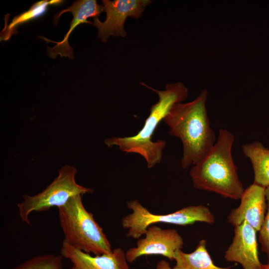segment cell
I'll return each mask as SVG.
<instances>
[{"mask_svg": "<svg viewBox=\"0 0 269 269\" xmlns=\"http://www.w3.org/2000/svg\"><path fill=\"white\" fill-rule=\"evenodd\" d=\"M82 195L71 197L58 208L65 241L85 253L100 255L112 252L111 245L93 215L83 205Z\"/></svg>", "mask_w": 269, "mask_h": 269, "instance_id": "obj_4", "label": "cell"}, {"mask_svg": "<svg viewBox=\"0 0 269 269\" xmlns=\"http://www.w3.org/2000/svg\"><path fill=\"white\" fill-rule=\"evenodd\" d=\"M60 253L79 269H129L126 253L121 248L110 253L92 256L63 240Z\"/></svg>", "mask_w": 269, "mask_h": 269, "instance_id": "obj_12", "label": "cell"}, {"mask_svg": "<svg viewBox=\"0 0 269 269\" xmlns=\"http://www.w3.org/2000/svg\"><path fill=\"white\" fill-rule=\"evenodd\" d=\"M106 12L105 20L101 22L93 18L92 24L98 29V37L106 42L110 36L125 37L127 32L124 23L128 17L139 18L145 7L151 2L149 0H103Z\"/></svg>", "mask_w": 269, "mask_h": 269, "instance_id": "obj_8", "label": "cell"}, {"mask_svg": "<svg viewBox=\"0 0 269 269\" xmlns=\"http://www.w3.org/2000/svg\"><path fill=\"white\" fill-rule=\"evenodd\" d=\"M62 257L54 254L40 255L12 269H63Z\"/></svg>", "mask_w": 269, "mask_h": 269, "instance_id": "obj_16", "label": "cell"}, {"mask_svg": "<svg viewBox=\"0 0 269 269\" xmlns=\"http://www.w3.org/2000/svg\"><path fill=\"white\" fill-rule=\"evenodd\" d=\"M76 172L75 167L66 165L59 169L58 176L42 191L33 196L24 194L23 201L17 205L21 220L30 225L29 216L32 212L47 211L54 207L58 208L74 196L92 193V189L76 183Z\"/></svg>", "mask_w": 269, "mask_h": 269, "instance_id": "obj_6", "label": "cell"}, {"mask_svg": "<svg viewBox=\"0 0 269 269\" xmlns=\"http://www.w3.org/2000/svg\"><path fill=\"white\" fill-rule=\"evenodd\" d=\"M207 97V91L203 90L192 101L174 105L163 119L169 135L181 141L183 169L201 160L217 140L206 108Z\"/></svg>", "mask_w": 269, "mask_h": 269, "instance_id": "obj_1", "label": "cell"}, {"mask_svg": "<svg viewBox=\"0 0 269 269\" xmlns=\"http://www.w3.org/2000/svg\"><path fill=\"white\" fill-rule=\"evenodd\" d=\"M244 155L250 160L254 171V183L269 187V148L256 141L242 145Z\"/></svg>", "mask_w": 269, "mask_h": 269, "instance_id": "obj_13", "label": "cell"}, {"mask_svg": "<svg viewBox=\"0 0 269 269\" xmlns=\"http://www.w3.org/2000/svg\"><path fill=\"white\" fill-rule=\"evenodd\" d=\"M266 200L267 203V213L261 228L259 231V241L261 250L267 257L269 263V187L266 189Z\"/></svg>", "mask_w": 269, "mask_h": 269, "instance_id": "obj_17", "label": "cell"}, {"mask_svg": "<svg viewBox=\"0 0 269 269\" xmlns=\"http://www.w3.org/2000/svg\"><path fill=\"white\" fill-rule=\"evenodd\" d=\"M144 235L138 239L135 247L126 252L128 263H132L138 258L148 255H160L172 260L176 252L183 247V239L174 229H164L152 225Z\"/></svg>", "mask_w": 269, "mask_h": 269, "instance_id": "obj_7", "label": "cell"}, {"mask_svg": "<svg viewBox=\"0 0 269 269\" xmlns=\"http://www.w3.org/2000/svg\"><path fill=\"white\" fill-rule=\"evenodd\" d=\"M260 269H269V263L265 265L262 264Z\"/></svg>", "mask_w": 269, "mask_h": 269, "instance_id": "obj_19", "label": "cell"}, {"mask_svg": "<svg viewBox=\"0 0 269 269\" xmlns=\"http://www.w3.org/2000/svg\"><path fill=\"white\" fill-rule=\"evenodd\" d=\"M266 189L254 182L245 189L240 198V205L228 216V222L235 227L245 221L259 232L267 209Z\"/></svg>", "mask_w": 269, "mask_h": 269, "instance_id": "obj_9", "label": "cell"}, {"mask_svg": "<svg viewBox=\"0 0 269 269\" xmlns=\"http://www.w3.org/2000/svg\"><path fill=\"white\" fill-rule=\"evenodd\" d=\"M156 269H171V268L167 262L164 260H161L157 263Z\"/></svg>", "mask_w": 269, "mask_h": 269, "instance_id": "obj_18", "label": "cell"}, {"mask_svg": "<svg viewBox=\"0 0 269 269\" xmlns=\"http://www.w3.org/2000/svg\"><path fill=\"white\" fill-rule=\"evenodd\" d=\"M205 240H201L195 250L186 253L181 250L176 252L174 258L176 263L171 269H231V267L216 266L208 252Z\"/></svg>", "mask_w": 269, "mask_h": 269, "instance_id": "obj_14", "label": "cell"}, {"mask_svg": "<svg viewBox=\"0 0 269 269\" xmlns=\"http://www.w3.org/2000/svg\"><path fill=\"white\" fill-rule=\"evenodd\" d=\"M234 141L233 134L225 129L219 130L212 148L189 172L194 188L226 198L240 199L245 189L232 157Z\"/></svg>", "mask_w": 269, "mask_h": 269, "instance_id": "obj_2", "label": "cell"}, {"mask_svg": "<svg viewBox=\"0 0 269 269\" xmlns=\"http://www.w3.org/2000/svg\"><path fill=\"white\" fill-rule=\"evenodd\" d=\"M127 206L132 213L123 218L122 226L128 229L127 237L135 239H139L149 226L156 223L185 226L200 222L211 225L215 221L210 209L203 205L185 207L164 215L152 213L137 199L128 201Z\"/></svg>", "mask_w": 269, "mask_h": 269, "instance_id": "obj_5", "label": "cell"}, {"mask_svg": "<svg viewBox=\"0 0 269 269\" xmlns=\"http://www.w3.org/2000/svg\"><path fill=\"white\" fill-rule=\"evenodd\" d=\"M140 84L155 92L158 97L157 103L150 107L143 127L135 135L112 137L106 139L104 143L108 147L117 146L123 152L140 155L145 159L147 167L150 168L160 162L166 146L164 140H151L152 135L171 107L187 99L188 89L181 82L168 83L164 90H156L143 82Z\"/></svg>", "mask_w": 269, "mask_h": 269, "instance_id": "obj_3", "label": "cell"}, {"mask_svg": "<svg viewBox=\"0 0 269 269\" xmlns=\"http://www.w3.org/2000/svg\"><path fill=\"white\" fill-rule=\"evenodd\" d=\"M61 0H41L33 4L29 10L14 17L8 26L7 33L5 38L10 37L14 32V28L18 25L39 17L47 11L49 5H55L61 3Z\"/></svg>", "mask_w": 269, "mask_h": 269, "instance_id": "obj_15", "label": "cell"}, {"mask_svg": "<svg viewBox=\"0 0 269 269\" xmlns=\"http://www.w3.org/2000/svg\"><path fill=\"white\" fill-rule=\"evenodd\" d=\"M257 231L244 221L234 227L232 242L225 253V259L240 264L244 269H260Z\"/></svg>", "mask_w": 269, "mask_h": 269, "instance_id": "obj_10", "label": "cell"}, {"mask_svg": "<svg viewBox=\"0 0 269 269\" xmlns=\"http://www.w3.org/2000/svg\"><path fill=\"white\" fill-rule=\"evenodd\" d=\"M105 11L103 4H99L96 0H79L74 2L70 6L63 9L54 15V23H57L60 16L66 12H70L73 17L70 23V28L60 42H52L56 44L53 47L47 48L48 56L55 58L59 55L61 57H68L73 59L74 55L72 48L70 46L68 39L73 30L81 23L92 24L87 20L89 17L98 18L100 14Z\"/></svg>", "mask_w": 269, "mask_h": 269, "instance_id": "obj_11", "label": "cell"}, {"mask_svg": "<svg viewBox=\"0 0 269 269\" xmlns=\"http://www.w3.org/2000/svg\"><path fill=\"white\" fill-rule=\"evenodd\" d=\"M71 269H79L75 267V266H73V267H72Z\"/></svg>", "mask_w": 269, "mask_h": 269, "instance_id": "obj_20", "label": "cell"}]
</instances>
